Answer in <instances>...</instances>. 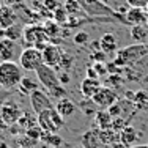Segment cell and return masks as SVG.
<instances>
[{"instance_id": "6da1fadb", "label": "cell", "mask_w": 148, "mask_h": 148, "mask_svg": "<svg viewBox=\"0 0 148 148\" xmlns=\"http://www.w3.org/2000/svg\"><path fill=\"white\" fill-rule=\"evenodd\" d=\"M22 68L16 62H0V87L3 90L16 88L22 80Z\"/></svg>"}, {"instance_id": "7a4b0ae2", "label": "cell", "mask_w": 148, "mask_h": 148, "mask_svg": "<svg viewBox=\"0 0 148 148\" xmlns=\"http://www.w3.org/2000/svg\"><path fill=\"white\" fill-rule=\"evenodd\" d=\"M22 41L25 47H36L43 52L46 46L49 44V40L46 36L44 27L41 24H29L22 30Z\"/></svg>"}, {"instance_id": "3957f363", "label": "cell", "mask_w": 148, "mask_h": 148, "mask_svg": "<svg viewBox=\"0 0 148 148\" xmlns=\"http://www.w3.org/2000/svg\"><path fill=\"white\" fill-rule=\"evenodd\" d=\"M147 54H148V44H132L118 51L117 57L114 58V63L118 68L128 66L132 65V63H137L142 57H147Z\"/></svg>"}, {"instance_id": "277c9868", "label": "cell", "mask_w": 148, "mask_h": 148, "mask_svg": "<svg viewBox=\"0 0 148 148\" xmlns=\"http://www.w3.org/2000/svg\"><path fill=\"white\" fill-rule=\"evenodd\" d=\"M36 123L44 132L57 134L65 126V118L60 117V114L55 110V107H52V109L41 112L40 115H36Z\"/></svg>"}, {"instance_id": "5b68a950", "label": "cell", "mask_w": 148, "mask_h": 148, "mask_svg": "<svg viewBox=\"0 0 148 148\" xmlns=\"http://www.w3.org/2000/svg\"><path fill=\"white\" fill-rule=\"evenodd\" d=\"M19 65L25 71H36L38 66L43 65V54L36 47H24L19 54Z\"/></svg>"}, {"instance_id": "8992f818", "label": "cell", "mask_w": 148, "mask_h": 148, "mask_svg": "<svg viewBox=\"0 0 148 148\" xmlns=\"http://www.w3.org/2000/svg\"><path fill=\"white\" fill-rule=\"evenodd\" d=\"M35 73H36L38 82L41 84V87H43L46 91H51V90H54V88H57V87L62 85L60 80H58L57 71H55L54 68H51V66L44 65V63L41 66H38Z\"/></svg>"}, {"instance_id": "52a82bcc", "label": "cell", "mask_w": 148, "mask_h": 148, "mask_svg": "<svg viewBox=\"0 0 148 148\" xmlns=\"http://www.w3.org/2000/svg\"><path fill=\"white\" fill-rule=\"evenodd\" d=\"M30 106H32V110L35 112V115H40L41 112L47 110V109H52L54 104H52V99L51 96L47 95V91L44 88H38L35 91L30 93Z\"/></svg>"}, {"instance_id": "ba28073f", "label": "cell", "mask_w": 148, "mask_h": 148, "mask_svg": "<svg viewBox=\"0 0 148 148\" xmlns=\"http://www.w3.org/2000/svg\"><path fill=\"white\" fill-rule=\"evenodd\" d=\"M91 101H93L95 106H96L99 110H107L109 107H112V106L118 101V96H117V93H115V90H112L110 87L103 85L99 88V91L91 98Z\"/></svg>"}, {"instance_id": "9c48e42d", "label": "cell", "mask_w": 148, "mask_h": 148, "mask_svg": "<svg viewBox=\"0 0 148 148\" xmlns=\"http://www.w3.org/2000/svg\"><path fill=\"white\" fill-rule=\"evenodd\" d=\"M21 115H22V110H21L19 104L14 103L11 98H10L8 101H5V103L2 104V107H0V118H2L10 128L16 125L17 120L21 118Z\"/></svg>"}, {"instance_id": "30bf717a", "label": "cell", "mask_w": 148, "mask_h": 148, "mask_svg": "<svg viewBox=\"0 0 148 148\" xmlns=\"http://www.w3.org/2000/svg\"><path fill=\"white\" fill-rule=\"evenodd\" d=\"M41 54H43V63L44 65H47V66H51V68L55 69L57 65L60 63V58H62V55H63V51H62V47H60L58 44L49 43Z\"/></svg>"}, {"instance_id": "8fae6325", "label": "cell", "mask_w": 148, "mask_h": 148, "mask_svg": "<svg viewBox=\"0 0 148 148\" xmlns=\"http://www.w3.org/2000/svg\"><path fill=\"white\" fill-rule=\"evenodd\" d=\"M82 8H84V11H87L90 16H115L117 19H120V16L117 13H115L114 10H110L109 6H106L104 3H101V0L99 2H93V3H84L82 2Z\"/></svg>"}, {"instance_id": "7c38bea8", "label": "cell", "mask_w": 148, "mask_h": 148, "mask_svg": "<svg viewBox=\"0 0 148 148\" xmlns=\"http://www.w3.org/2000/svg\"><path fill=\"white\" fill-rule=\"evenodd\" d=\"M126 22L128 25H148V14L145 10L129 8L126 11Z\"/></svg>"}, {"instance_id": "4fadbf2b", "label": "cell", "mask_w": 148, "mask_h": 148, "mask_svg": "<svg viewBox=\"0 0 148 148\" xmlns=\"http://www.w3.org/2000/svg\"><path fill=\"white\" fill-rule=\"evenodd\" d=\"M101 87H103V84H101L99 79H90V77H85V79L80 82V93H82L84 98L91 99V98L99 91Z\"/></svg>"}, {"instance_id": "5bb4252c", "label": "cell", "mask_w": 148, "mask_h": 148, "mask_svg": "<svg viewBox=\"0 0 148 148\" xmlns=\"http://www.w3.org/2000/svg\"><path fill=\"white\" fill-rule=\"evenodd\" d=\"M17 19V14L13 6L8 5H0V29L6 30L8 27L14 25Z\"/></svg>"}, {"instance_id": "9a60e30c", "label": "cell", "mask_w": 148, "mask_h": 148, "mask_svg": "<svg viewBox=\"0 0 148 148\" xmlns=\"http://www.w3.org/2000/svg\"><path fill=\"white\" fill-rule=\"evenodd\" d=\"M16 49L17 44L14 41L2 38L0 40V58H2V62H13V58L16 55Z\"/></svg>"}, {"instance_id": "2e32d148", "label": "cell", "mask_w": 148, "mask_h": 148, "mask_svg": "<svg viewBox=\"0 0 148 148\" xmlns=\"http://www.w3.org/2000/svg\"><path fill=\"white\" fill-rule=\"evenodd\" d=\"M54 107H55V110L60 114V117H63L65 120L69 118L71 115H74L76 110H77V106L74 104L69 98H62V99H58Z\"/></svg>"}, {"instance_id": "e0dca14e", "label": "cell", "mask_w": 148, "mask_h": 148, "mask_svg": "<svg viewBox=\"0 0 148 148\" xmlns=\"http://www.w3.org/2000/svg\"><path fill=\"white\" fill-rule=\"evenodd\" d=\"M118 136H120V143L125 148L134 147V143L139 139V134H137V131L134 129V126H131V125L126 126L125 129H121V131L118 132Z\"/></svg>"}, {"instance_id": "ac0fdd59", "label": "cell", "mask_w": 148, "mask_h": 148, "mask_svg": "<svg viewBox=\"0 0 148 148\" xmlns=\"http://www.w3.org/2000/svg\"><path fill=\"white\" fill-rule=\"evenodd\" d=\"M82 145L84 148H109L103 143V140L98 136V131H95V129H90L82 136Z\"/></svg>"}, {"instance_id": "d6986e66", "label": "cell", "mask_w": 148, "mask_h": 148, "mask_svg": "<svg viewBox=\"0 0 148 148\" xmlns=\"http://www.w3.org/2000/svg\"><path fill=\"white\" fill-rule=\"evenodd\" d=\"M99 49L104 54H112L118 49V43H117V36L114 33H104L99 40Z\"/></svg>"}, {"instance_id": "ffe728a7", "label": "cell", "mask_w": 148, "mask_h": 148, "mask_svg": "<svg viewBox=\"0 0 148 148\" xmlns=\"http://www.w3.org/2000/svg\"><path fill=\"white\" fill-rule=\"evenodd\" d=\"M112 115L109 114L107 110H98L95 114V123H96V128L101 129V131H106V129H112Z\"/></svg>"}, {"instance_id": "44dd1931", "label": "cell", "mask_w": 148, "mask_h": 148, "mask_svg": "<svg viewBox=\"0 0 148 148\" xmlns=\"http://www.w3.org/2000/svg\"><path fill=\"white\" fill-rule=\"evenodd\" d=\"M131 38L137 44H148V25H132Z\"/></svg>"}, {"instance_id": "7402d4cb", "label": "cell", "mask_w": 148, "mask_h": 148, "mask_svg": "<svg viewBox=\"0 0 148 148\" xmlns=\"http://www.w3.org/2000/svg\"><path fill=\"white\" fill-rule=\"evenodd\" d=\"M17 88H19V91L22 95H29V96H30L32 91H35V90L40 88V84L35 82L32 77L25 76V77H22V80H21V84L17 85Z\"/></svg>"}, {"instance_id": "603a6c76", "label": "cell", "mask_w": 148, "mask_h": 148, "mask_svg": "<svg viewBox=\"0 0 148 148\" xmlns=\"http://www.w3.org/2000/svg\"><path fill=\"white\" fill-rule=\"evenodd\" d=\"M44 32H46V36H47V40H49V43H54V40L60 35V25L55 21H46L44 22Z\"/></svg>"}, {"instance_id": "cb8c5ba5", "label": "cell", "mask_w": 148, "mask_h": 148, "mask_svg": "<svg viewBox=\"0 0 148 148\" xmlns=\"http://www.w3.org/2000/svg\"><path fill=\"white\" fill-rule=\"evenodd\" d=\"M36 125H38L36 120L32 117V115H29L27 112H22L21 118L17 120V123H16V126L21 129V131H24V132H25L27 129H30V128H33V126H36Z\"/></svg>"}, {"instance_id": "d4e9b609", "label": "cell", "mask_w": 148, "mask_h": 148, "mask_svg": "<svg viewBox=\"0 0 148 148\" xmlns=\"http://www.w3.org/2000/svg\"><path fill=\"white\" fill-rule=\"evenodd\" d=\"M40 142L46 143V145L55 147V148H58V147H62V145H63V139L58 136V134L44 132V131H43V134H41V139H40Z\"/></svg>"}, {"instance_id": "484cf974", "label": "cell", "mask_w": 148, "mask_h": 148, "mask_svg": "<svg viewBox=\"0 0 148 148\" xmlns=\"http://www.w3.org/2000/svg\"><path fill=\"white\" fill-rule=\"evenodd\" d=\"M22 30H24V27H21L19 24H14V25H11V27H8V29L5 30V38L6 40H11V41H19V40H22Z\"/></svg>"}, {"instance_id": "4316f807", "label": "cell", "mask_w": 148, "mask_h": 148, "mask_svg": "<svg viewBox=\"0 0 148 148\" xmlns=\"http://www.w3.org/2000/svg\"><path fill=\"white\" fill-rule=\"evenodd\" d=\"M63 8L66 10V13H68L71 17H74L76 14H79V13L84 11V8L80 6V3L77 2V0H65V3H63Z\"/></svg>"}, {"instance_id": "83f0119b", "label": "cell", "mask_w": 148, "mask_h": 148, "mask_svg": "<svg viewBox=\"0 0 148 148\" xmlns=\"http://www.w3.org/2000/svg\"><path fill=\"white\" fill-rule=\"evenodd\" d=\"M73 62H74L73 55H69V54H66V52H63V55H62V58H60V63L57 65V68L62 69L63 73H68L69 69H71V66H73Z\"/></svg>"}, {"instance_id": "f1b7e54d", "label": "cell", "mask_w": 148, "mask_h": 148, "mask_svg": "<svg viewBox=\"0 0 148 148\" xmlns=\"http://www.w3.org/2000/svg\"><path fill=\"white\" fill-rule=\"evenodd\" d=\"M52 19H54L55 22L58 24V25H62V24H66V22L69 21V14L66 13V10L63 8V6H60L58 10H55V11H54Z\"/></svg>"}, {"instance_id": "f546056e", "label": "cell", "mask_w": 148, "mask_h": 148, "mask_svg": "<svg viewBox=\"0 0 148 148\" xmlns=\"http://www.w3.org/2000/svg\"><path fill=\"white\" fill-rule=\"evenodd\" d=\"M16 143H17L21 148H33L38 142H36V140H33V139H30L29 136H25V134H24L22 137H17Z\"/></svg>"}, {"instance_id": "4dcf8cb0", "label": "cell", "mask_w": 148, "mask_h": 148, "mask_svg": "<svg viewBox=\"0 0 148 148\" xmlns=\"http://www.w3.org/2000/svg\"><path fill=\"white\" fill-rule=\"evenodd\" d=\"M88 40H90V36H88L87 32H77V33L74 35V38H73L74 44H77V46H85L87 43H88Z\"/></svg>"}, {"instance_id": "1f68e13d", "label": "cell", "mask_w": 148, "mask_h": 148, "mask_svg": "<svg viewBox=\"0 0 148 148\" xmlns=\"http://www.w3.org/2000/svg\"><path fill=\"white\" fill-rule=\"evenodd\" d=\"M25 136H29L30 139H33V140H36V142H40V139H41V134H43V129L40 128V126H33V128H30V129H27L25 132Z\"/></svg>"}, {"instance_id": "d6a6232c", "label": "cell", "mask_w": 148, "mask_h": 148, "mask_svg": "<svg viewBox=\"0 0 148 148\" xmlns=\"http://www.w3.org/2000/svg\"><path fill=\"white\" fill-rule=\"evenodd\" d=\"M60 6L62 5L58 3V0H43V8L46 10V11H49L51 14H54V11L58 10Z\"/></svg>"}, {"instance_id": "836d02e7", "label": "cell", "mask_w": 148, "mask_h": 148, "mask_svg": "<svg viewBox=\"0 0 148 148\" xmlns=\"http://www.w3.org/2000/svg\"><path fill=\"white\" fill-rule=\"evenodd\" d=\"M47 95H49V96L57 98V99H62V98H66V95H68V93H66V90L63 88V85H60V87H57V88L47 91Z\"/></svg>"}, {"instance_id": "e575fe53", "label": "cell", "mask_w": 148, "mask_h": 148, "mask_svg": "<svg viewBox=\"0 0 148 148\" xmlns=\"http://www.w3.org/2000/svg\"><path fill=\"white\" fill-rule=\"evenodd\" d=\"M126 3L129 5V8H140L145 10L148 5V0H126Z\"/></svg>"}, {"instance_id": "d590c367", "label": "cell", "mask_w": 148, "mask_h": 148, "mask_svg": "<svg viewBox=\"0 0 148 148\" xmlns=\"http://www.w3.org/2000/svg\"><path fill=\"white\" fill-rule=\"evenodd\" d=\"M93 69L96 71V74L99 77H103V76H106V74H109L107 73V65L106 63H95L93 65Z\"/></svg>"}, {"instance_id": "8d00e7d4", "label": "cell", "mask_w": 148, "mask_h": 148, "mask_svg": "<svg viewBox=\"0 0 148 148\" xmlns=\"http://www.w3.org/2000/svg\"><path fill=\"white\" fill-rule=\"evenodd\" d=\"M90 57L95 60V63H104V62H106V57H107V54H104L103 51H99V52H91Z\"/></svg>"}, {"instance_id": "74e56055", "label": "cell", "mask_w": 148, "mask_h": 148, "mask_svg": "<svg viewBox=\"0 0 148 148\" xmlns=\"http://www.w3.org/2000/svg\"><path fill=\"white\" fill-rule=\"evenodd\" d=\"M58 80H60V84H62V85H66V84L71 82V76H69L68 73H60L58 74Z\"/></svg>"}, {"instance_id": "f35d334b", "label": "cell", "mask_w": 148, "mask_h": 148, "mask_svg": "<svg viewBox=\"0 0 148 148\" xmlns=\"http://www.w3.org/2000/svg\"><path fill=\"white\" fill-rule=\"evenodd\" d=\"M10 95H11V93H10V90H0V107H2V104L3 103H5V101H8L10 99Z\"/></svg>"}, {"instance_id": "ab89813d", "label": "cell", "mask_w": 148, "mask_h": 148, "mask_svg": "<svg viewBox=\"0 0 148 148\" xmlns=\"http://www.w3.org/2000/svg\"><path fill=\"white\" fill-rule=\"evenodd\" d=\"M87 77H90V79H99V76L96 74V71L93 69V66H90V68H87Z\"/></svg>"}, {"instance_id": "60d3db41", "label": "cell", "mask_w": 148, "mask_h": 148, "mask_svg": "<svg viewBox=\"0 0 148 148\" xmlns=\"http://www.w3.org/2000/svg\"><path fill=\"white\" fill-rule=\"evenodd\" d=\"M24 0H3V5H8V6H17V5H22Z\"/></svg>"}, {"instance_id": "b9f144b4", "label": "cell", "mask_w": 148, "mask_h": 148, "mask_svg": "<svg viewBox=\"0 0 148 148\" xmlns=\"http://www.w3.org/2000/svg\"><path fill=\"white\" fill-rule=\"evenodd\" d=\"M6 129H10V126L6 125V123L3 121L2 118H0V131H6Z\"/></svg>"}, {"instance_id": "7bdbcfd3", "label": "cell", "mask_w": 148, "mask_h": 148, "mask_svg": "<svg viewBox=\"0 0 148 148\" xmlns=\"http://www.w3.org/2000/svg\"><path fill=\"white\" fill-rule=\"evenodd\" d=\"M0 148H11V145H8L5 142H0Z\"/></svg>"}, {"instance_id": "ee69618b", "label": "cell", "mask_w": 148, "mask_h": 148, "mask_svg": "<svg viewBox=\"0 0 148 148\" xmlns=\"http://www.w3.org/2000/svg\"><path fill=\"white\" fill-rule=\"evenodd\" d=\"M129 148H148V143H145V145H134V147H129Z\"/></svg>"}, {"instance_id": "f6af8a7d", "label": "cell", "mask_w": 148, "mask_h": 148, "mask_svg": "<svg viewBox=\"0 0 148 148\" xmlns=\"http://www.w3.org/2000/svg\"><path fill=\"white\" fill-rule=\"evenodd\" d=\"M2 38H5V30L0 29V40H2Z\"/></svg>"}, {"instance_id": "bcb514c9", "label": "cell", "mask_w": 148, "mask_h": 148, "mask_svg": "<svg viewBox=\"0 0 148 148\" xmlns=\"http://www.w3.org/2000/svg\"><path fill=\"white\" fill-rule=\"evenodd\" d=\"M84 3H93V2H99V0H82Z\"/></svg>"}, {"instance_id": "7dc6e473", "label": "cell", "mask_w": 148, "mask_h": 148, "mask_svg": "<svg viewBox=\"0 0 148 148\" xmlns=\"http://www.w3.org/2000/svg\"><path fill=\"white\" fill-rule=\"evenodd\" d=\"M145 11H147V14H148V5H147V8H145Z\"/></svg>"}, {"instance_id": "c3c4849f", "label": "cell", "mask_w": 148, "mask_h": 148, "mask_svg": "<svg viewBox=\"0 0 148 148\" xmlns=\"http://www.w3.org/2000/svg\"><path fill=\"white\" fill-rule=\"evenodd\" d=\"M49 148H55V147H49ZM58 148H62V147H58Z\"/></svg>"}]
</instances>
